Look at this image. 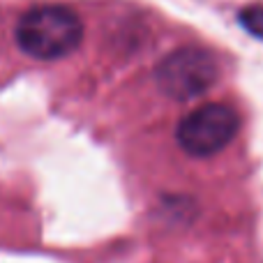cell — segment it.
I'll list each match as a JSON object with an SVG mask.
<instances>
[{"label": "cell", "mask_w": 263, "mask_h": 263, "mask_svg": "<svg viewBox=\"0 0 263 263\" xmlns=\"http://www.w3.org/2000/svg\"><path fill=\"white\" fill-rule=\"evenodd\" d=\"M83 23L74 9L65 5L32 7L16 23V44L37 60H58L79 49Z\"/></svg>", "instance_id": "6da1fadb"}, {"label": "cell", "mask_w": 263, "mask_h": 263, "mask_svg": "<svg viewBox=\"0 0 263 263\" xmlns=\"http://www.w3.org/2000/svg\"><path fill=\"white\" fill-rule=\"evenodd\" d=\"M238 129L240 118L236 109L227 104H203L180 120L176 139L192 157H213L236 139Z\"/></svg>", "instance_id": "7a4b0ae2"}, {"label": "cell", "mask_w": 263, "mask_h": 263, "mask_svg": "<svg viewBox=\"0 0 263 263\" xmlns=\"http://www.w3.org/2000/svg\"><path fill=\"white\" fill-rule=\"evenodd\" d=\"M219 77L217 60L203 49H180L157 65V86L173 100H192L203 95Z\"/></svg>", "instance_id": "3957f363"}, {"label": "cell", "mask_w": 263, "mask_h": 263, "mask_svg": "<svg viewBox=\"0 0 263 263\" xmlns=\"http://www.w3.org/2000/svg\"><path fill=\"white\" fill-rule=\"evenodd\" d=\"M240 23L245 26V30H250L252 35L263 37V7L261 5H252L240 12Z\"/></svg>", "instance_id": "277c9868"}]
</instances>
